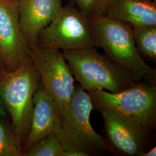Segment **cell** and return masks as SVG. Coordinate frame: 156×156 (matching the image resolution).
Segmentation results:
<instances>
[{
	"instance_id": "7",
	"label": "cell",
	"mask_w": 156,
	"mask_h": 156,
	"mask_svg": "<svg viewBox=\"0 0 156 156\" xmlns=\"http://www.w3.org/2000/svg\"><path fill=\"white\" fill-rule=\"evenodd\" d=\"M31 59L44 89L62 115L69 106L75 89L74 80L61 50L37 45L31 49Z\"/></svg>"
},
{
	"instance_id": "14",
	"label": "cell",
	"mask_w": 156,
	"mask_h": 156,
	"mask_svg": "<svg viewBox=\"0 0 156 156\" xmlns=\"http://www.w3.org/2000/svg\"><path fill=\"white\" fill-rule=\"evenodd\" d=\"M5 117H0V156H23L22 146Z\"/></svg>"
},
{
	"instance_id": "1",
	"label": "cell",
	"mask_w": 156,
	"mask_h": 156,
	"mask_svg": "<svg viewBox=\"0 0 156 156\" xmlns=\"http://www.w3.org/2000/svg\"><path fill=\"white\" fill-rule=\"evenodd\" d=\"M93 44L129 73L135 82L156 84V69L142 58L134 42L133 27L104 15L89 18Z\"/></svg>"
},
{
	"instance_id": "6",
	"label": "cell",
	"mask_w": 156,
	"mask_h": 156,
	"mask_svg": "<svg viewBox=\"0 0 156 156\" xmlns=\"http://www.w3.org/2000/svg\"><path fill=\"white\" fill-rule=\"evenodd\" d=\"M104 124L101 135L108 152L115 156H142L153 146L154 131L109 109H97Z\"/></svg>"
},
{
	"instance_id": "5",
	"label": "cell",
	"mask_w": 156,
	"mask_h": 156,
	"mask_svg": "<svg viewBox=\"0 0 156 156\" xmlns=\"http://www.w3.org/2000/svg\"><path fill=\"white\" fill-rule=\"evenodd\" d=\"M94 109L105 108L155 131L156 84L138 83L116 93L104 90L88 91Z\"/></svg>"
},
{
	"instance_id": "18",
	"label": "cell",
	"mask_w": 156,
	"mask_h": 156,
	"mask_svg": "<svg viewBox=\"0 0 156 156\" xmlns=\"http://www.w3.org/2000/svg\"><path fill=\"white\" fill-rule=\"evenodd\" d=\"M7 71L6 66L5 62H4V60L3 59L1 55L0 54V76H1L3 73H5Z\"/></svg>"
},
{
	"instance_id": "23",
	"label": "cell",
	"mask_w": 156,
	"mask_h": 156,
	"mask_svg": "<svg viewBox=\"0 0 156 156\" xmlns=\"http://www.w3.org/2000/svg\"></svg>"
},
{
	"instance_id": "20",
	"label": "cell",
	"mask_w": 156,
	"mask_h": 156,
	"mask_svg": "<svg viewBox=\"0 0 156 156\" xmlns=\"http://www.w3.org/2000/svg\"><path fill=\"white\" fill-rule=\"evenodd\" d=\"M4 1H12V0H4Z\"/></svg>"
},
{
	"instance_id": "13",
	"label": "cell",
	"mask_w": 156,
	"mask_h": 156,
	"mask_svg": "<svg viewBox=\"0 0 156 156\" xmlns=\"http://www.w3.org/2000/svg\"><path fill=\"white\" fill-rule=\"evenodd\" d=\"M134 42L142 58L156 62V26L133 28Z\"/></svg>"
},
{
	"instance_id": "3",
	"label": "cell",
	"mask_w": 156,
	"mask_h": 156,
	"mask_svg": "<svg viewBox=\"0 0 156 156\" xmlns=\"http://www.w3.org/2000/svg\"><path fill=\"white\" fill-rule=\"evenodd\" d=\"M40 79L32 59L0 76V98L11 117L12 127L23 146L28 136L34 95Z\"/></svg>"
},
{
	"instance_id": "10",
	"label": "cell",
	"mask_w": 156,
	"mask_h": 156,
	"mask_svg": "<svg viewBox=\"0 0 156 156\" xmlns=\"http://www.w3.org/2000/svg\"><path fill=\"white\" fill-rule=\"evenodd\" d=\"M62 0H18L20 27L31 49L37 45L41 31L49 24L62 8Z\"/></svg>"
},
{
	"instance_id": "22",
	"label": "cell",
	"mask_w": 156,
	"mask_h": 156,
	"mask_svg": "<svg viewBox=\"0 0 156 156\" xmlns=\"http://www.w3.org/2000/svg\"><path fill=\"white\" fill-rule=\"evenodd\" d=\"M154 1H156V0H154Z\"/></svg>"
},
{
	"instance_id": "4",
	"label": "cell",
	"mask_w": 156,
	"mask_h": 156,
	"mask_svg": "<svg viewBox=\"0 0 156 156\" xmlns=\"http://www.w3.org/2000/svg\"><path fill=\"white\" fill-rule=\"evenodd\" d=\"M93 109L88 93L79 84L75 86L69 108L62 115V127L56 133L66 151H76L84 156H102L108 153L102 136L90 123Z\"/></svg>"
},
{
	"instance_id": "8",
	"label": "cell",
	"mask_w": 156,
	"mask_h": 156,
	"mask_svg": "<svg viewBox=\"0 0 156 156\" xmlns=\"http://www.w3.org/2000/svg\"><path fill=\"white\" fill-rule=\"evenodd\" d=\"M37 45L62 51L94 47L89 18L75 6H62L39 33Z\"/></svg>"
},
{
	"instance_id": "17",
	"label": "cell",
	"mask_w": 156,
	"mask_h": 156,
	"mask_svg": "<svg viewBox=\"0 0 156 156\" xmlns=\"http://www.w3.org/2000/svg\"><path fill=\"white\" fill-rule=\"evenodd\" d=\"M8 114L5 106L2 100L0 98V117H6Z\"/></svg>"
},
{
	"instance_id": "9",
	"label": "cell",
	"mask_w": 156,
	"mask_h": 156,
	"mask_svg": "<svg viewBox=\"0 0 156 156\" xmlns=\"http://www.w3.org/2000/svg\"><path fill=\"white\" fill-rule=\"evenodd\" d=\"M0 54L8 71L31 58V49L20 27L16 0H0Z\"/></svg>"
},
{
	"instance_id": "21",
	"label": "cell",
	"mask_w": 156,
	"mask_h": 156,
	"mask_svg": "<svg viewBox=\"0 0 156 156\" xmlns=\"http://www.w3.org/2000/svg\"><path fill=\"white\" fill-rule=\"evenodd\" d=\"M16 1H18V0H16Z\"/></svg>"
},
{
	"instance_id": "16",
	"label": "cell",
	"mask_w": 156,
	"mask_h": 156,
	"mask_svg": "<svg viewBox=\"0 0 156 156\" xmlns=\"http://www.w3.org/2000/svg\"><path fill=\"white\" fill-rule=\"evenodd\" d=\"M112 0H71L72 5L76 7L84 16L90 17L104 15Z\"/></svg>"
},
{
	"instance_id": "2",
	"label": "cell",
	"mask_w": 156,
	"mask_h": 156,
	"mask_svg": "<svg viewBox=\"0 0 156 156\" xmlns=\"http://www.w3.org/2000/svg\"><path fill=\"white\" fill-rule=\"evenodd\" d=\"M62 52L73 78L87 92L106 90L116 93L138 83L129 73L100 53L95 47Z\"/></svg>"
},
{
	"instance_id": "19",
	"label": "cell",
	"mask_w": 156,
	"mask_h": 156,
	"mask_svg": "<svg viewBox=\"0 0 156 156\" xmlns=\"http://www.w3.org/2000/svg\"><path fill=\"white\" fill-rule=\"evenodd\" d=\"M156 146L152 147L151 149L145 152L142 156H156Z\"/></svg>"
},
{
	"instance_id": "15",
	"label": "cell",
	"mask_w": 156,
	"mask_h": 156,
	"mask_svg": "<svg viewBox=\"0 0 156 156\" xmlns=\"http://www.w3.org/2000/svg\"><path fill=\"white\" fill-rule=\"evenodd\" d=\"M66 151L56 133H53L24 151L23 156H65Z\"/></svg>"
},
{
	"instance_id": "12",
	"label": "cell",
	"mask_w": 156,
	"mask_h": 156,
	"mask_svg": "<svg viewBox=\"0 0 156 156\" xmlns=\"http://www.w3.org/2000/svg\"><path fill=\"white\" fill-rule=\"evenodd\" d=\"M104 16L127 24L133 28L156 26V1L112 0Z\"/></svg>"
},
{
	"instance_id": "11",
	"label": "cell",
	"mask_w": 156,
	"mask_h": 156,
	"mask_svg": "<svg viewBox=\"0 0 156 156\" xmlns=\"http://www.w3.org/2000/svg\"><path fill=\"white\" fill-rule=\"evenodd\" d=\"M33 104L30 127L23 146V153L45 136L57 133L62 127V115L41 82L34 95Z\"/></svg>"
}]
</instances>
